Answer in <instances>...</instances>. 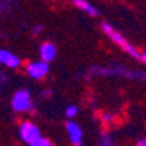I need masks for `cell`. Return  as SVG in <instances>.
Wrapping results in <instances>:
<instances>
[{
    "label": "cell",
    "instance_id": "6da1fadb",
    "mask_svg": "<svg viewBox=\"0 0 146 146\" xmlns=\"http://www.w3.org/2000/svg\"><path fill=\"white\" fill-rule=\"evenodd\" d=\"M101 29H103L104 34H106L114 43H116V45H119V47L124 50V52H127L130 56H133L135 60H140V63H143V64L146 63V55H145V53H143V52H138L137 48L133 47V45H130V43L124 39V35L119 34L116 29H112V26H109L108 23H104L103 26H101Z\"/></svg>",
    "mask_w": 146,
    "mask_h": 146
},
{
    "label": "cell",
    "instance_id": "7a4b0ae2",
    "mask_svg": "<svg viewBox=\"0 0 146 146\" xmlns=\"http://www.w3.org/2000/svg\"><path fill=\"white\" fill-rule=\"evenodd\" d=\"M11 108L16 112H26V111H32V98H31L29 90L21 88L16 90L11 98Z\"/></svg>",
    "mask_w": 146,
    "mask_h": 146
},
{
    "label": "cell",
    "instance_id": "3957f363",
    "mask_svg": "<svg viewBox=\"0 0 146 146\" xmlns=\"http://www.w3.org/2000/svg\"><path fill=\"white\" fill-rule=\"evenodd\" d=\"M19 137H21V140L24 143L29 145V143L35 141V140L39 137H42V135H40V129L34 124V122L24 120V122H21V125H19Z\"/></svg>",
    "mask_w": 146,
    "mask_h": 146
},
{
    "label": "cell",
    "instance_id": "277c9868",
    "mask_svg": "<svg viewBox=\"0 0 146 146\" xmlns=\"http://www.w3.org/2000/svg\"><path fill=\"white\" fill-rule=\"evenodd\" d=\"M26 71L32 79H42L48 74L50 66H48V63H45V61H42V60L40 61H31L29 64H27Z\"/></svg>",
    "mask_w": 146,
    "mask_h": 146
},
{
    "label": "cell",
    "instance_id": "5b68a950",
    "mask_svg": "<svg viewBox=\"0 0 146 146\" xmlns=\"http://www.w3.org/2000/svg\"><path fill=\"white\" fill-rule=\"evenodd\" d=\"M66 132L69 135V140L74 146H82V138H84V132H82L80 125L76 124L74 120H68L66 122Z\"/></svg>",
    "mask_w": 146,
    "mask_h": 146
},
{
    "label": "cell",
    "instance_id": "8992f818",
    "mask_svg": "<svg viewBox=\"0 0 146 146\" xmlns=\"http://www.w3.org/2000/svg\"><path fill=\"white\" fill-rule=\"evenodd\" d=\"M39 55H40V60L42 61H45V63H52V61L56 58V47L53 45L52 42L42 43L40 48H39Z\"/></svg>",
    "mask_w": 146,
    "mask_h": 146
},
{
    "label": "cell",
    "instance_id": "52a82bcc",
    "mask_svg": "<svg viewBox=\"0 0 146 146\" xmlns=\"http://www.w3.org/2000/svg\"><path fill=\"white\" fill-rule=\"evenodd\" d=\"M0 63L3 66H8V68H18L21 64L19 58L8 50H0Z\"/></svg>",
    "mask_w": 146,
    "mask_h": 146
},
{
    "label": "cell",
    "instance_id": "ba28073f",
    "mask_svg": "<svg viewBox=\"0 0 146 146\" xmlns=\"http://www.w3.org/2000/svg\"><path fill=\"white\" fill-rule=\"evenodd\" d=\"M72 3L76 5L79 10H82V11L88 13L90 16H98V15H100V11L95 8V7L90 3V2H88V0H72Z\"/></svg>",
    "mask_w": 146,
    "mask_h": 146
},
{
    "label": "cell",
    "instance_id": "9c48e42d",
    "mask_svg": "<svg viewBox=\"0 0 146 146\" xmlns=\"http://www.w3.org/2000/svg\"><path fill=\"white\" fill-rule=\"evenodd\" d=\"M29 146H53L52 141L48 140V138H43V137H39L35 141L29 143Z\"/></svg>",
    "mask_w": 146,
    "mask_h": 146
},
{
    "label": "cell",
    "instance_id": "30bf717a",
    "mask_svg": "<svg viewBox=\"0 0 146 146\" xmlns=\"http://www.w3.org/2000/svg\"><path fill=\"white\" fill-rule=\"evenodd\" d=\"M77 112H79V108L72 104V106H68V108H66L64 114H66V117H68V119H74V117L77 116Z\"/></svg>",
    "mask_w": 146,
    "mask_h": 146
},
{
    "label": "cell",
    "instance_id": "8fae6325",
    "mask_svg": "<svg viewBox=\"0 0 146 146\" xmlns=\"http://www.w3.org/2000/svg\"><path fill=\"white\" fill-rule=\"evenodd\" d=\"M101 146H114L112 145V140H111V137L108 135V133H104L103 137H101V143H100Z\"/></svg>",
    "mask_w": 146,
    "mask_h": 146
},
{
    "label": "cell",
    "instance_id": "7c38bea8",
    "mask_svg": "<svg viewBox=\"0 0 146 146\" xmlns=\"http://www.w3.org/2000/svg\"><path fill=\"white\" fill-rule=\"evenodd\" d=\"M137 146H146V140H140Z\"/></svg>",
    "mask_w": 146,
    "mask_h": 146
},
{
    "label": "cell",
    "instance_id": "4fadbf2b",
    "mask_svg": "<svg viewBox=\"0 0 146 146\" xmlns=\"http://www.w3.org/2000/svg\"><path fill=\"white\" fill-rule=\"evenodd\" d=\"M40 31H42V27H40V26H39V27H35V29H34V32H37V34H39Z\"/></svg>",
    "mask_w": 146,
    "mask_h": 146
}]
</instances>
